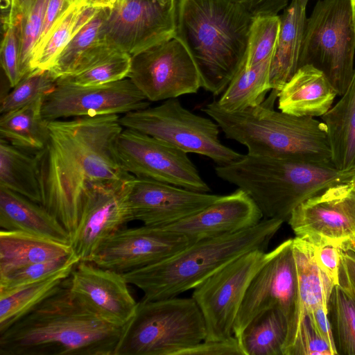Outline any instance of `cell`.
<instances>
[{"instance_id":"ab89813d","label":"cell","mask_w":355,"mask_h":355,"mask_svg":"<svg viewBox=\"0 0 355 355\" xmlns=\"http://www.w3.org/2000/svg\"><path fill=\"white\" fill-rule=\"evenodd\" d=\"M49 0H35L18 22L20 37L19 66L24 77L31 71V64L42 33Z\"/></svg>"},{"instance_id":"f6af8a7d","label":"cell","mask_w":355,"mask_h":355,"mask_svg":"<svg viewBox=\"0 0 355 355\" xmlns=\"http://www.w3.org/2000/svg\"><path fill=\"white\" fill-rule=\"evenodd\" d=\"M306 317L314 331L328 344L334 355H337L338 352L328 312L320 306L309 313Z\"/></svg>"},{"instance_id":"277c9868","label":"cell","mask_w":355,"mask_h":355,"mask_svg":"<svg viewBox=\"0 0 355 355\" xmlns=\"http://www.w3.org/2000/svg\"><path fill=\"white\" fill-rule=\"evenodd\" d=\"M279 91L257 107L230 112L218 107L216 101L202 109L218 125L226 138L245 146L248 154L329 162L331 150L323 122L309 116H297L275 110Z\"/></svg>"},{"instance_id":"4dcf8cb0","label":"cell","mask_w":355,"mask_h":355,"mask_svg":"<svg viewBox=\"0 0 355 355\" xmlns=\"http://www.w3.org/2000/svg\"><path fill=\"white\" fill-rule=\"evenodd\" d=\"M288 324V318L279 309L257 315L239 339L244 355H283Z\"/></svg>"},{"instance_id":"f546056e","label":"cell","mask_w":355,"mask_h":355,"mask_svg":"<svg viewBox=\"0 0 355 355\" xmlns=\"http://www.w3.org/2000/svg\"><path fill=\"white\" fill-rule=\"evenodd\" d=\"M0 187L42 205V190L35 154L1 139L0 141Z\"/></svg>"},{"instance_id":"f35d334b","label":"cell","mask_w":355,"mask_h":355,"mask_svg":"<svg viewBox=\"0 0 355 355\" xmlns=\"http://www.w3.org/2000/svg\"><path fill=\"white\" fill-rule=\"evenodd\" d=\"M56 78L49 69H36L26 76L1 99L0 113L19 108L48 94Z\"/></svg>"},{"instance_id":"9f6ffc18","label":"cell","mask_w":355,"mask_h":355,"mask_svg":"<svg viewBox=\"0 0 355 355\" xmlns=\"http://www.w3.org/2000/svg\"><path fill=\"white\" fill-rule=\"evenodd\" d=\"M347 250H352L355 253V245H352Z\"/></svg>"},{"instance_id":"4316f807","label":"cell","mask_w":355,"mask_h":355,"mask_svg":"<svg viewBox=\"0 0 355 355\" xmlns=\"http://www.w3.org/2000/svg\"><path fill=\"white\" fill-rule=\"evenodd\" d=\"M340 99L322 117L331 150V161L340 171H355V67Z\"/></svg>"},{"instance_id":"e575fe53","label":"cell","mask_w":355,"mask_h":355,"mask_svg":"<svg viewBox=\"0 0 355 355\" xmlns=\"http://www.w3.org/2000/svg\"><path fill=\"white\" fill-rule=\"evenodd\" d=\"M110 8H102L69 41L49 70L56 80L71 74L83 62L91 58L105 44L98 40L99 30Z\"/></svg>"},{"instance_id":"2e32d148","label":"cell","mask_w":355,"mask_h":355,"mask_svg":"<svg viewBox=\"0 0 355 355\" xmlns=\"http://www.w3.org/2000/svg\"><path fill=\"white\" fill-rule=\"evenodd\" d=\"M193 243L162 227L120 228L100 245L90 262L123 274L159 262Z\"/></svg>"},{"instance_id":"ac0fdd59","label":"cell","mask_w":355,"mask_h":355,"mask_svg":"<svg viewBox=\"0 0 355 355\" xmlns=\"http://www.w3.org/2000/svg\"><path fill=\"white\" fill-rule=\"evenodd\" d=\"M127 182L88 184L83 193L78 225L70 241L80 261H91L100 245L130 222Z\"/></svg>"},{"instance_id":"7c38bea8","label":"cell","mask_w":355,"mask_h":355,"mask_svg":"<svg viewBox=\"0 0 355 355\" xmlns=\"http://www.w3.org/2000/svg\"><path fill=\"white\" fill-rule=\"evenodd\" d=\"M128 78L153 102L196 94L203 87L195 60L175 37L132 55Z\"/></svg>"},{"instance_id":"d6a6232c","label":"cell","mask_w":355,"mask_h":355,"mask_svg":"<svg viewBox=\"0 0 355 355\" xmlns=\"http://www.w3.org/2000/svg\"><path fill=\"white\" fill-rule=\"evenodd\" d=\"M73 268L62 270L40 281L0 295V332L30 313L55 292L69 277Z\"/></svg>"},{"instance_id":"5b68a950","label":"cell","mask_w":355,"mask_h":355,"mask_svg":"<svg viewBox=\"0 0 355 355\" xmlns=\"http://www.w3.org/2000/svg\"><path fill=\"white\" fill-rule=\"evenodd\" d=\"M215 173L245 191L264 218L284 222L304 201L355 176V171H340L332 162H313L248 153L231 164L216 166Z\"/></svg>"},{"instance_id":"9a60e30c","label":"cell","mask_w":355,"mask_h":355,"mask_svg":"<svg viewBox=\"0 0 355 355\" xmlns=\"http://www.w3.org/2000/svg\"><path fill=\"white\" fill-rule=\"evenodd\" d=\"M149 101L128 78L98 86L57 83L43 100L47 121L126 114L149 106Z\"/></svg>"},{"instance_id":"bcb514c9","label":"cell","mask_w":355,"mask_h":355,"mask_svg":"<svg viewBox=\"0 0 355 355\" xmlns=\"http://www.w3.org/2000/svg\"><path fill=\"white\" fill-rule=\"evenodd\" d=\"M243 7L253 17L277 15L291 0H232Z\"/></svg>"},{"instance_id":"f5cc1de1","label":"cell","mask_w":355,"mask_h":355,"mask_svg":"<svg viewBox=\"0 0 355 355\" xmlns=\"http://www.w3.org/2000/svg\"><path fill=\"white\" fill-rule=\"evenodd\" d=\"M125 0H105L107 8L112 9L121 6Z\"/></svg>"},{"instance_id":"e0dca14e","label":"cell","mask_w":355,"mask_h":355,"mask_svg":"<svg viewBox=\"0 0 355 355\" xmlns=\"http://www.w3.org/2000/svg\"><path fill=\"white\" fill-rule=\"evenodd\" d=\"M292 245L293 239H289L277 246L273 257L252 279L234 325V336L238 340L250 321L266 310L279 309L290 321L297 295Z\"/></svg>"},{"instance_id":"d6986e66","label":"cell","mask_w":355,"mask_h":355,"mask_svg":"<svg viewBox=\"0 0 355 355\" xmlns=\"http://www.w3.org/2000/svg\"><path fill=\"white\" fill-rule=\"evenodd\" d=\"M220 195L133 177L126 183L129 220L163 227L193 215L215 202Z\"/></svg>"},{"instance_id":"3957f363","label":"cell","mask_w":355,"mask_h":355,"mask_svg":"<svg viewBox=\"0 0 355 355\" xmlns=\"http://www.w3.org/2000/svg\"><path fill=\"white\" fill-rule=\"evenodd\" d=\"M254 17L232 0H177L175 37L189 50L203 87L220 95L243 63Z\"/></svg>"},{"instance_id":"8992f818","label":"cell","mask_w":355,"mask_h":355,"mask_svg":"<svg viewBox=\"0 0 355 355\" xmlns=\"http://www.w3.org/2000/svg\"><path fill=\"white\" fill-rule=\"evenodd\" d=\"M283 223L264 218L252 227L198 241L159 262L123 275L128 284L144 293V300L177 297L241 255L255 250L266 251Z\"/></svg>"},{"instance_id":"db71d44e","label":"cell","mask_w":355,"mask_h":355,"mask_svg":"<svg viewBox=\"0 0 355 355\" xmlns=\"http://www.w3.org/2000/svg\"><path fill=\"white\" fill-rule=\"evenodd\" d=\"M349 2L352 10L354 23L355 26V0H349Z\"/></svg>"},{"instance_id":"1f68e13d","label":"cell","mask_w":355,"mask_h":355,"mask_svg":"<svg viewBox=\"0 0 355 355\" xmlns=\"http://www.w3.org/2000/svg\"><path fill=\"white\" fill-rule=\"evenodd\" d=\"M132 56L108 45L79 65L57 83L79 86H98L119 81L128 77Z\"/></svg>"},{"instance_id":"ee69618b","label":"cell","mask_w":355,"mask_h":355,"mask_svg":"<svg viewBox=\"0 0 355 355\" xmlns=\"http://www.w3.org/2000/svg\"><path fill=\"white\" fill-rule=\"evenodd\" d=\"M180 355H244V352L239 340L233 336L221 340H204Z\"/></svg>"},{"instance_id":"c3c4849f","label":"cell","mask_w":355,"mask_h":355,"mask_svg":"<svg viewBox=\"0 0 355 355\" xmlns=\"http://www.w3.org/2000/svg\"><path fill=\"white\" fill-rule=\"evenodd\" d=\"M340 286L355 293V253L342 250Z\"/></svg>"},{"instance_id":"b9f144b4","label":"cell","mask_w":355,"mask_h":355,"mask_svg":"<svg viewBox=\"0 0 355 355\" xmlns=\"http://www.w3.org/2000/svg\"><path fill=\"white\" fill-rule=\"evenodd\" d=\"M284 355H334L328 344L313 329L309 318L302 322L297 336Z\"/></svg>"},{"instance_id":"7a4b0ae2","label":"cell","mask_w":355,"mask_h":355,"mask_svg":"<svg viewBox=\"0 0 355 355\" xmlns=\"http://www.w3.org/2000/svg\"><path fill=\"white\" fill-rule=\"evenodd\" d=\"M125 327L114 325L87 309L71 293L67 279L0 332V355H115Z\"/></svg>"},{"instance_id":"4fadbf2b","label":"cell","mask_w":355,"mask_h":355,"mask_svg":"<svg viewBox=\"0 0 355 355\" xmlns=\"http://www.w3.org/2000/svg\"><path fill=\"white\" fill-rule=\"evenodd\" d=\"M116 150L124 169L136 178L199 192L210 191L188 153L162 140L123 128Z\"/></svg>"},{"instance_id":"f1b7e54d","label":"cell","mask_w":355,"mask_h":355,"mask_svg":"<svg viewBox=\"0 0 355 355\" xmlns=\"http://www.w3.org/2000/svg\"><path fill=\"white\" fill-rule=\"evenodd\" d=\"M272 59L250 67L241 64L227 87L216 101L222 110L239 112L263 103L272 89L270 69Z\"/></svg>"},{"instance_id":"30bf717a","label":"cell","mask_w":355,"mask_h":355,"mask_svg":"<svg viewBox=\"0 0 355 355\" xmlns=\"http://www.w3.org/2000/svg\"><path fill=\"white\" fill-rule=\"evenodd\" d=\"M255 250L245 253L197 285L192 298L206 324L205 340H221L234 336L235 320L247 289L257 272L273 257Z\"/></svg>"},{"instance_id":"d4e9b609","label":"cell","mask_w":355,"mask_h":355,"mask_svg":"<svg viewBox=\"0 0 355 355\" xmlns=\"http://www.w3.org/2000/svg\"><path fill=\"white\" fill-rule=\"evenodd\" d=\"M279 17V35L270 69L272 89L279 92L301 67L306 8L297 0H291Z\"/></svg>"},{"instance_id":"52a82bcc","label":"cell","mask_w":355,"mask_h":355,"mask_svg":"<svg viewBox=\"0 0 355 355\" xmlns=\"http://www.w3.org/2000/svg\"><path fill=\"white\" fill-rule=\"evenodd\" d=\"M206 336L203 315L192 297L142 299L124 327L115 355H180Z\"/></svg>"},{"instance_id":"ffe728a7","label":"cell","mask_w":355,"mask_h":355,"mask_svg":"<svg viewBox=\"0 0 355 355\" xmlns=\"http://www.w3.org/2000/svg\"><path fill=\"white\" fill-rule=\"evenodd\" d=\"M67 284L76 299L114 325L125 327L135 313L138 302L132 296L123 273L80 261Z\"/></svg>"},{"instance_id":"ba28073f","label":"cell","mask_w":355,"mask_h":355,"mask_svg":"<svg viewBox=\"0 0 355 355\" xmlns=\"http://www.w3.org/2000/svg\"><path fill=\"white\" fill-rule=\"evenodd\" d=\"M355 26L349 0H318L306 18L300 64H311L328 78L338 95L354 71Z\"/></svg>"},{"instance_id":"8fae6325","label":"cell","mask_w":355,"mask_h":355,"mask_svg":"<svg viewBox=\"0 0 355 355\" xmlns=\"http://www.w3.org/2000/svg\"><path fill=\"white\" fill-rule=\"evenodd\" d=\"M287 222L296 237L315 247L347 250L355 245V176L304 201Z\"/></svg>"},{"instance_id":"f907efd6","label":"cell","mask_w":355,"mask_h":355,"mask_svg":"<svg viewBox=\"0 0 355 355\" xmlns=\"http://www.w3.org/2000/svg\"><path fill=\"white\" fill-rule=\"evenodd\" d=\"M71 4L83 3L89 6L107 8L105 0H69Z\"/></svg>"},{"instance_id":"7402d4cb","label":"cell","mask_w":355,"mask_h":355,"mask_svg":"<svg viewBox=\"0 0 355 355\" xmlns=\"http://www.w3.org/2000/svg\"><path fill=\"white\" fill-rule=\"evenodd\" d=\"M292 247L297 272V295L283 355L293 343L309 313L320 306L329 313V298L335 286L318 266L313 245L295 236L293 239Z\"/></svg>"},{"instance_id":"816d5d0a","label":"cell","mask_w":355,"mask_h":355,"mask_svg":"<svg viewBox=\"0 0 355 355\" xmlns=\"http://www.w3.org/2000/svg\"><path fill=\"white\" fill-rule=\"evenodd\" d=\"M12 0H1V8L2 10V23H4L7 21L9 12L12 6Z\"/></svg>"},{"instance_id":"836d02e7","label":"cell","mask_w":355,"mask_h":355,"mask_svg":"<svg viewBox=\"0 0 355 355\" xmlns=\"http://www.w3.org/2000/svg\"><path fill=\"white\" fill-rule=\"evenodd\" d=\"M101 9L83 3L72 4L55 24L43 42L35 49L31 71L49 69L71 38Z\"/></svg>"},{"instance_id":"603a6c76","label":"cell","mask_w":355,"mask_h":355,"mask_svg":"<svg viewBox=\"0 0 355 355\" xmlns=\"http://www.w3.org/2000/svg\"><path fill=\"white\" fill-rule=\"evenodd\" d=\"M338 93L327 76L311 64L301 67L279 90L278 108L297 116H322Z\"/></svg>"},{"instance_id":"5bb4252c","label":"cell","mask_w":355,"mask_h":355,"mask_svg":"<svg viewBox=\"0 0 355 355\" xmlns=\"http://www.w3.org/2000/svg\"><path fill=\"white\" fill-rule=\"evenodd\" d=\"M177 0H125L110 9L98 40L131 56L176 35Z\"/></svg>"},{"instance_id":"9c48e42d","label":"cell","mask_w":355,"mask_h":355,"mask_svg":"<svg viewBox=\"0 0 355 355\" xmlns=\"http://www.w3.org/2000/svg\"><path fill=\"white\" fill-rule=\"evenodd\" d=\"M119 120L123 128L154 137L187 153L207 157L218 166L231 164L243 156L220 142V129L215 121L191 112L178 98L128 112Z\"/></svg>"},{"instance_id":"484cf974","label":"cell","mask_w":355,"mask_h":355,"mask_svg":"<svg viewBox=\"0 0 355 355\" xmlns=\"http://www.w3.org/2000/svg\"><path fill=\"white\" fill-rule=\"evenodd\" d=\"M73 252L62 243L21 231L0 232V275L15 269L55 259Z\"/></svg>"},{"instance_id":"cb8c5ba5","label":"cell","mask_w":355,"mask_h":355,"mask_svg":"<svg viewBox=\"0 0 355 355\" xmlns=\"http://www.w3.org/2000/svg\"><path fill=\"white\" fill-rule=\"evenodd\" d=\"M0 227L70 244L71 236L58 219L41 204L0 187Z\"/></svg>"},{"instance_id":"60d3db41","label":"cell","mask_w":355,"mask_h":355,"mask_svg":"<svg viewBox=\"0 0 355 355\" xmlns=\"http://www.w3.org/2000/svg\"><path fill=\"white\" fill-rule=\"evenodd\" d=\"M1 44V64L9 85L14 87L23 78L19 66L20 37L17 23L3 27Z\"/></svg>"},{"instance_id":"44dd1931","label":"cell","mask_w":355,"mask_h":355,"mask_svg":"<svg viewBox=\"0 0 355 355\" xmlns=\"http://www.w3.org/2000/svg\"><path fill=\"white\" fill-rule=\"evenodd\" d=\"M263 214L253 199L238 188L201 211L162 227L182 234L193 242L252 227Z\"/></svg>"},{"instance_id":"74e56055","label":"cell","mask_w":355,"mask_h":355,"mask_svg":"<svg viewBox=\"0 0 355 355\" xmlns=\"http://www.w3.org/2000/svg\"><path fill=\"white\" fill-rule=\"evenodd\" d=\"M80 261L74 252L55 259L36 263L0 275V295L40 281L62 270L73 268Z\"/></svg>"},{"instance_id":"8d00e7d4","label":"cell","mask_w":355,"mask_h":355,"mask_svg":"<svg viewBox=\"0 0 355 355\" xmlns=\"http://www.w3.org/2000/svg\"><path fill=\"white\" fill-rule=\"evenodd\" d=\"M280 31V17L277 15L254 17L250 26L243 64L247 67L272 59Z\"/></svg>"},{"instance_id":"d590c367","label":"cell","mask_w":355,"mask_h":355,"mask_svg":"<svg viewBox=\"0 0 355 355\" xmlns=\"http://www.w3.org/2000/svg\"><path fill=\"white\" fill-rule=\"evenodd\" d=\"M328 316L338 354L355 355V293L335 286L329 298Z\"/></svg>"},{"instance_id":"11a10c76","label":"cell","mask_w":355,"mask_h":355,"mask_svg":"<svg viewBox=\"0 0 355 355\" xmlns=\"http://www.w3.org/2000/svg\"><path fill=\"white\" fill-rule=\"evenodd\" d=\"M299 3L304 8H306L309 0H297Z\"/></svg>"},{"instance_id":"681fc988","label":"cell","mask_w":355,"mask_h":355,"mask_svg":"<svg viewBox=\"0 0 355 355\" xmlns=\"http://www.w3.org/2000/svg\"><path fill=\"white\" fill-rule=\"evenodd\" d=\"M35 0H12L8 19L2 23L3 27L8 24L19 22L21 18L29 11Z\"/></svg>"},{"instance_id":"6da1fadb","label":"cell","mask_w":355,"mask_h":355,"mask_svg":"<svg viewBox=\"0 0 355 355\" xmlns=\"http://www.w3.org/2000/svg\"><path fill=\"white\" fill-rule=\"evenodd\" d=\"M118 114L49 121L45 146L35 153L42 205L69 233L76 229L88 184L127 182L116 143L123 129Z\"/></svg>"},{"instance_id":"7bdbcfd3","label":"cell","mask_w":355,"mask_h":355,"mask_svg":"<svg viewBox=\"0 0 355 355\" xmlns=\"http://www.w3.org/2000/svg\"><path fill=\"white\" fill-rule=\"evenodd\" d=\"M314 247V259L319 268L334 286L340 284L342 250L334 245Z\"/></svg>"},{"instance_id":"7dc6e473","label":"cell","mask_w":355,"mask_h":355,"mask_svg":"<svg viewBox=\"0 0 355 355\" xmlns=\"http://www.w3.org/2000/svg\"><path fill=\"white\" fill-rule=\"evenodd\" d=\"M71 5L69 0H49L42 33L35 49L43 42L55 24Z\"/></svg>"},{"instance_id":"6f0895ef","label":"cell","mask_w":355,"mask_h":355,"mask_svg":"<svg viewBox=\"0 0 355 355\" xmlns=\"http://www.w3.org/2000/svg\"><path fill=\"white\" fill-rule=\"evenodd\" d=\"M160 1L163 2V3H166L170 0H159Z\"/></svg>"},{"instance_id":"83f0119b","label":"cell","mask_w":355,"mask_h":355,"mask_svg":"<svg viewBox=\"0 0 355 355\" xmlns=\"http://www.w3.org/2000/svg\"><path fill=\"white\" fill-rule=\"evenodd\" d=\"M44 96L23 107L1 114V139L25 150H42L49 137V121L42 115Z\"/></svg>"}]
</instances>
